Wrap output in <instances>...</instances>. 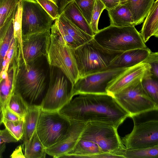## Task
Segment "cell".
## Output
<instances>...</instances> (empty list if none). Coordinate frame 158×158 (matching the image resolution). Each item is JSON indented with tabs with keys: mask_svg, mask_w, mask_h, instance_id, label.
<instances>
[{
	"mask_svg": "<svg viewBox=\"0 0 158 158\" xmlns=\"http://www.w3.org/2000/svg\"><path fill=\"white\" fill-rule=\"evenodd\" d=\"M151 52L147 47L123 52L111 62L106 70L133 67L144 61Z\"/></svg>",
	"mask_w": 158,
	"mask_h": 158,
	"instance_id": "ac0fdd59",
	"label": "cell"
},
{
	"mask_svg": "<svg viewBox=\"0 0 158 158\" xmlns=\"http://www.w3.org/2000/svg\"><path fill=\"white\" fill-rule=\"evenodd\" d=\"M21 61L10 67L7 70L6 77L0 80V107L2 109L8 106L9 100L15 93L18 71Z\"/></svg>",
	"mask_w": 158,
	"mask_h": 158,
	"instance_id": "d6986e66",
	"label": "cell"
},
{
	"mask_svg": "<svg viewBox=\"0 0 158 158\" xmlns=\"http://www.w3.org/2000/svg\"><path fill=\"white\" fill-rule=\"evenodd\" d=\"M72 50L79 78L106 70L111 62L123 52L106 48L94 38Z\"/></svg>",
	"mask_w": 158,
	"mask_h": 158,
	"instance_id": "3957f363",
	"label": "cell"
},
{
	"mask_svg": "<svg viewBox=\"0 0 158 158\" xmlns=\"http://www.w3.org/2000/svg\"><path fill=\"white\" fill-rule=\"evenodd\" d=\"M146 17L140 33L145 43L152 36L158 37V0L154 2Z\"/></svg>",
	"mask_w": 158,
	"mask_h": 158,
	"instance_id": "44dd1931",
	"label": "cell"
},
{
	"mask_svg": "<svg viewBox=\"0 0 158 158\" xmlns=\"http://www.w3.org/2000/svg\"><path fill=\"white\" fill-rule=\"evenodd\" d=\"M51 67L50 81L40 107L44 110L59 111L74 96L72 85L60 69L57 68L55 72Z\"/></svg>",
	"mask_w": 158,
	"mask_h": 158,
	"instance_id": "30bf717a",
	"label": "cell"
},
{
	"mask_svg": "<svg viewBox=\"0 0 158 158\" xmlns=\"http://www.w3.org/2000/svg\"><path fill=\"white\" fill-rule=\"evenodd\" d=\"M62 12L67 19L83 31L92 36L94 35L89 24L73 2L66 6Z\"/></svg>",
	"mask_w": 158,
	"mask_h": 158,
	"instance_id": "d4e9b609",
	"label": "cell"
},
{
	"mask_svg": "<svg viewBox=\"0 0 158 158\" xmlns=\"http://www.w3.org/2000/svg\"><path fill=\"white\" fill-rule=\"evenodd\" d=\"M52 25L51 29L71 49H75L93 38L79 28L64 15L62 12Z\"/></svg>",
	"mask_w": 158,
	"mask_h": 158,
	"instance_id": "5bb4252c",
	"label": "cell"
},
{
	"mask_svg": "<svg viewBox=\"0 0 158 158\" xmlns=\"http://www.w3.org/2000/svg\"><path fill=\"white\" fill-rule=\"evenodd\" d=\"M22 36L50 31L53 19L36 1L22 0Z\"/></svg>",
	"mask_w": 158,
	"mask_h": 158,
	"instance_id": "7c38bea8",
	"label": "cell"
},
{
	"mask_svg": "<svg viewBox=\"0 0 158 158\" xmlns=\"http://www.w3.org/2000/svg\"><path fill=\"white\" fill-rule=\"evenodd\" d=\"M105 6L100 0H95L92 13L90 27L94 35L98 32V22L100 15Z\"/></svg>",
	"mask_w": 158,
	"mask_h": 158,
	"instance_id": "d6a6232c",
	"label": "cell"
},
{
	"mask_svg": "<svg viewBox=\"0 0 158 158\" xmlns=\"http://www.w3.org/2000/svg\"><path fill=\"white\" fill-rule=\"evenodd\" d=\"M59 112L70 120L105 123L117 129L130 116L113 96L107 94H78Z\"/></svg>",
	"mask_w": 158,
	"mask_h": 158,
	"instance_id": "6da1fadb",
	"label": "cell"
},
{
	"mask_svg": "<svg viewBox=\"0 0 158 158\" xmlns=\"http://www.w3.org/2000/svg\"><path fill=\"white\" fill-rule=\"evenodd\" d=\"M123 155L124 158H158V145L143 148L126 149Z\"/></svg>",
	"mask_w": 158,
	"mask_h": 158,
	"instance_id": "83f0119b",
	"label": "cell"
},
{
	"mask_svg": "<svg viewBox=\"0 0 158 158\" xmlns=\"http://www.w3.org/2000/svg\"><path fill=\"white\" fill-rule=\"evenodd\" d=\"M33 0V1H36V0ZM51 0L52 1H53V2H55L56 4V5H57V0Z\"/></svg>",
	"mask_w": 158,
	"mask_h": 158,
	"instance_id": "7bdbcfd3",
	"label": "cell"
},
{
	"mask_svg": "<svg viewBox=\"0 0 158 158\" xmlns=\"http://www.w3.org/2000/svg\"><path fill=\"white\" fill-rule=\"evenodd\" d=\"M22 57L28 62L47 56L51 41L50 31L22 36Z\"/></svg>",
	"mask_w": 158,
	"mask_h": 158,
	"instance_id": "9a60e30c",
	"label": "cell"
},
{
	"mask_svg": "<svg viewBox=\"0 0 158 158\" xmlns=\"http://www.w3.org/2000/svg\"><path fill=\"white\" fill-rule=\"evenodd\" d=\"M134 123L131 132L121 139L126 149L158 145V109L131 115Z\"/></svg>",
	"mask_w": 158,
	"mask_h": 158,
	"instance_id": "277c9868",
	"label": "cell"
},
{
	"mask_svg": "<svg viewBox=\"0 0 158 158\" xmlns=\"http://www.w3.org/2000/svg\"><path fill=\"white\" fill-rule=\"evenodd\" d=\"M148 69L141 79L142 86L151 99L158 105V78L152 76Z\"/></svg>",
	"mask_w": 158,
	"mask_h": 158,
	"instance_id": "4316f807",
	"label": "cell"
},
{
	"mask_svg": "<svg viewBox=\"0 0 158 158\" xmlns=\"http://www.w3.org/2000/svg\"><path fill=\"white\" fill-rule=\"evenodd\" d=\"M103 152L94 142L81 139L73 149L60 158H94V156Z\"/></svg>",
	"mask_w": 158,
	"mask_h": 158,
	"instance_id": "7402d4cb",
	"label": "cell"
},
{
	"mask_svg": "<svg viewBox=\"0 0 158 158\" xmlns=\"http://www.w3.org/2000/svg\"><path fill=\"white\" fill-rule=\"evenodd\" d=\"M120 2V3H122V2H123L125 1L126 0H119Z\"/></svg>",
	"mask_w": 158,
	"mask_h": 158,
	"instance_id": "ee69618b",
	"label": "cell"
},
{
	"mask_svg": "<svg viewBox=\"0 0 158 158\" xmlns=\"http://www.w3.org/2000/svg\"><path fill=\"white\" fill-rule=\"evenodd\" d=\"M2 123L18 141L22 139L24 133V120L10 121L3 118Z\"/></svg>",
	"mask_w": 158,
	"mask_h": 158,
	"instance_id": "f546056e",
	"label": "cell"
},
{
	"mask_svg": "<svg viewBox=\"0 0 158 158\" xmlns=\"http://www.w3.org/2000/svg\"><path fill=\"white\" fill-rule=\"evenodd\" d=\"M3 118L10 121L24 120L16 114L11 110L8 107L2 109Z\"/></svg>",
	"mask_w": 158,
	"mask_h": 158,
	"instance_id": "8d00e7d4",
	"label": "cell"
},
{
	"mask_svg": "<svg viewBox=\"0 0 158 158\" xmlns=\"http://www.w3.org/2000/svg\"><path fill=\"white\" fill-rule=\"evenodd\" d=\"M71 120L59 111L41 110L36 131L46 149L58 142L65 135Z\"/></svg>",
	"mask_w": 158,
	"mask_h": 158,
	"instance_id": "9c48e42d",
	"label": "cell"
},
{
	"mask_svg": "<svg viewBox=\"0 0 158 158\" xmlns=\"http://www.w3.org/2000/svg\"><path fill=\"white\" fill-rule=\"evenodd\" d=\"M47 13L54 20L59 17V8L56 4L51 0H36Z\"/></svg>",
	"mask_w": 158,
	"mask_h": 158,
	"instance_id": "836d02e7",
	"label": "cell"
},
{
	"mask_svg": "<svg viewBox=\"0 0 158 158\" xmlns=\"http://www.w3.org/2000/svg\"><path fill=\"white\" fill-rule=\"evenodd\" d=\"M150 69L149 64L143 62L128 68L110 83L107 88V94L113 96L141 80L146 71Z\"/></svg>",
	"mask_w": 158,
	"mask_h": 158,
	"instance_id": "e0dca14e",
	"label": "cell"
},
{
	"mask_svg": "<svg viewBox=\"0 0 158 158\" xmlns=\"http://www.w3.org/2000/svg\"><path fill=\"white\" fill-rule=\"evenodd\" d=\"M28 106L20 94L14 93L9 100L8 107L24 120Z\"/></svg>",
	"mask_w": 158,
	"mask_h": 158,
	"instance_id": "f1b7e54d",
	"label": "cell"
},
{
	"mask_svg": "<svg viewBox=\"0 0 158 158\" xmlns=\"http://www.w3.org/2000/svg\"><path fill=\"white\" fill-rule=\"evenodd\" d=\"M100 0L104 4L105 9L107 10L114 8L120 3L119 0Z\"/></svg>",
	"mask_w": 158,
	"mask_h": 158,
	"instance_id": "74e56055",
	"label": "cell"
},
{
	"mask_svg": "<svg viewBox=\"0 0 158 158\" xmlns=\"http://www.w3.org/2000/svg\"><path fill=\"white\" fill-rule=\"evenodd\" d=\"M20 0H0V27Z\"/></svg>",
	"mask_w": 158,
	"mask_h": 158,
	"instance_id": "4dcf8cb0",
	"label": "cell"
},
{
	"mask_svg": "<svg viewBox=\"0 0 158 158\" xmlns=\"http://www.w3.org/2000/svg\"><path fill=\"white\" fill-rule=\"evenodd\" d=\"M50 34L51 41L46 56L48 63L50 66L60 69L73 86L79 76L72 49L52 29Z\"/></svg>",
	"mask_w": 158,
	"mask_h": 158,
	"instance_id": "ba28073f",
	"label": "cell"
},
{
	"mask_svg": "<svg viewBox=\"0 0 158 158\" xmlns=\"http://www.w3.org/2000/svg\"><path fill=\"white\" fill-rule=\"evenodd\" d=\"M107 10L110 25L118 27L135 26L131 11L124 4L120 3Z\"/></svg>",
	"mask_w": 158,
	"mask_h": 158,
	"instance_id": "cb8c5ba5",
	"label": "cell"
},
{
	"mask_svg": "<svg viewBox=\"0 0 158 158\" xmlns=\"http://www.w3.org/2000/svg\"><path fill=\"white\" fill-rule=\"evenodd\" d=\"M41 110L40 106H28L24 120V133L22 139L23 149L27 147L36 131Z\"/></svg>",
	"mask_w": 158,
	"mask_h": 158,
	"instance_id": "ffe728a7",
	"label": "cell"
},
{
	"mask_svg": "<svg viewBox=\"0 0 158 158\" xmlns=\"http://www.w3.org/2000/svg\"><path fill=\"white\" fill-rule=\"evenodd\" d=\"M93 38L102 46L114 51L124 52L147 47L135 26L110 25L99 30Z\"/></svg>",
	"mask_w": 158,
	"mask_h": 158,
	"instance_id": "5b68a950",
	"label": "cell"
},
{
	"mask_svg": "<svg viewBox=\"0 0 158 158\" xmlns=\"http://www.w3.org/2000/svg\"><path fill=\"white\" fill-rule=\"evenodd\" d=\"M143 62L149 64L151 73L152 76L158 78V52H151Z\"/></svg>",
	"mask_w": 158,
	"mask_h": 158,
	"instance_id": "e575fe53",
	"label": "cell"
},
{
	"mask_svg": "<svg viewBox=\"0 0 158 158\" xmlns=\"http://www.w3.org/2000/svg\"><path fill=\"white\" fill-rule=\"evenodd\" d=\"M73 0H57V5L59 8V12L60 15L63 10Z\"/></svg>",
	"mask_w": 158,
	"mask_h": 158,
	"instance_id": "ab89813d",
	"label": "cell"
},
{
	"mask_svg": "<svg viewBox=\"0 0 158 158\" xmlns=\"http://www.w3.org/2000/svg\"><path fill=\"white\" fill-rule=\"evenodd\" d=\"M1 124H0V126H1ZM1 129H0V131H1Z\"/></svg>",
	"mask_w": 158,
	"mask_h": 158,
	"instance_id": "f6af8a7d",
	"label": "cell"
},
{
	"mask_svg": "<svg viewBox=\"0 0 158 158\" xmlns=\"http://www.w3.org/2000/svg\"><path fill=\"white\" fill-rule=\"evenodd\" d=\"M3 118L2 113V109L1 107H0V124H2V120Z\"/></svg>",
	"mask_w": 158,
	"mask_h": 158,
	"instance_id": "b9f144b4",
	"label": "cell"
},
{
	"mask_svg": "<svg viewBox=\"0 0 158 158\" xmlns=\"http://www.w3.org/2000/svg\"><path fill=\"white\" fill-rule=\"evenodd\" d=\"M38 59L28 62L22 60L18 68L15 93L20 94L29 105L40 106L48 87Z\"/></svg>",
	"mask_w": 158,
	"mask_h": 158,
	"instance_id": "7a4b0ae2",
	"label": "cell"
},
{
	"mask_svg": "<svg viewBox=\"0 0 158 158\" xmlns=\"http://www.w3.org/2000/svg\"><path fill=\"white\" fill-rule=\"evenodd\" d=\"M22 146L19 145L18 146L11 155L10 157L11 158H25L22 151Z\"/></svg>",
	"mask_w": 158,
	"mask_h": 158,
	"instance_id": "f35d334b",
	"label": "cell"
},
{
	"mask_svg": "<svg viewBox=\"0 0 158 158\" xmlns=\"http://www.w3.org/2000/svg\"><path fill=\"white\" fill-rule=\"evenodd\" d=\"M95 0H73V2L90 24Z\"/></svg>",
	"mask_w": 158,
	"mask_h": 158,
	"instance_id": "1f68e13d",
	"label": "cell"
},
{
	"mask_svg": "<svg viewBox=\"0 0 158 158\" xmlns=\"http://www.w3.org/2000/svg\"><path fill=\"white\" fill-rule=\"evenodd\" d=\"M17 7L0 27V80L5 77L10 67L22 59L21 40L15 35L13 26Z\"/></svg>",
	"mask_w": 158,
	"mask_h": 158,
	"instance_id": "8992f818",
	"label": "cell"
},
{
	"mask_svg": "<svg viewBox=\"0 0 158 158\" xmlns=\"http://www.w3.org/2000/svg\"><path fill=\"white\" fill-rule=\"evenodd\" d=\"M71 121V126L63 137L55 144L46 149L47 154L54 158H60L74 148L81 138L86 123Z\"/></svg>",
	"mask_w": 158,
	"mask_h": 158,
	"instance_id": "2e32d148",
	"label": "cell"
},
{
	"mask_svg": "<svg viewBox=\"0 0 158 158\" xmlns=\"http://www.w3.org/2000/svg\"><path fill=\"white\" fill-rule=\"evenodd\" d=\"M128 68L108 70L79 78L72 86L74 96L81 93L107 94L110 83Z\"/></svg>",
	"mask_w": 158,
	"mask_h": 158,
	"instance_id": "4fadbf2b",
	"label": "cell"
},
{
	"mask_svg": "<svg viewBox=\"0 0 158 158\" xmlns=\"http://www.w3.org/2000/svg\"><path fill=\"white\" fill-rule=\"evenodd\" d=\"M154 2L155 0H126L120 3L129 10L136 26L143 22Z\"/></svg>",
	"mask_w": 158,
	"mask_h": 158,
	"instance_id": "603a6c76",
	"label": "cell"
},
{
	"mask_svg": "<svg viewBox=\"0 0 158 158\" xmlns=\"http://www.w3.org/2000/svg\"><path fill=\"white\" fill-rule=\"evenodd\" d=\"M81 139L94 142L103 152L124 157L123 154L126 148L117 129L110 124L99 122L87 123Z\"/></svg>",
	"mask_w": 158,
	"mask_h": 158,
	"instance_id": "52a82bcc",
	"label": "cell"
},
{
	"mask_svg": "<svg viewBox=\"0 0 158 158\" xmlns=\"http://www.w3.org/2000/svg\"><path fill=\"white\" fill-rule=\"evenodd\" d=\"M18 141L5 128L0 131V145L3 143H15Z\"/></svg>",
	"mask_w": 158,
	"mask_h": 158,
	"instance_id": "d590c367",
	"label": "cell"
},
{
	"mask_svg": "<svg viewBox=\"0 0 158 158\" xmlns=\"http://www.w3.org/2000/svg\"><path fill=\"white\" fill-rule=\"evenodd\" d=\"M141 80L113 96L130 116L158 109V105L151 99L143 88Z\"/></svg>",
	"mask_w": 158,
	"mask_h": 158,
	"instance_id": "8fae6325",
	"label": "cell"
},
{
	"mask_svg": "<svg viewBox=\"0 0 158 158\" xmlns=\"http://www.w3.org/2000/svg\"><path fill=\"white\" fill-rule=\"evenodd\" d=\"M6 143H3L0 145V158L2 157L3 152L6 149Z\"/></svg>",
	"mask_w": 158,
	"mask_h": 158,
	"instance_id": "60d3db41",
	"label": "cell"
},
{
	"mask_svg": "<svg viewBox=\"0 0 158 158\" xmlns=\"http://www.w3.org/2000/svg\"><path fill=\"white\" fill-rule=\"evenodd\" d=\"M46 150L36 131L27 147L23 149L25 158H45L47 154Z\"/></svg>",
	"mask_w": 158,
	"mask_h": 158,
	"instance_id": "484cf974",
	"label": "cell"
}]
</instances>
